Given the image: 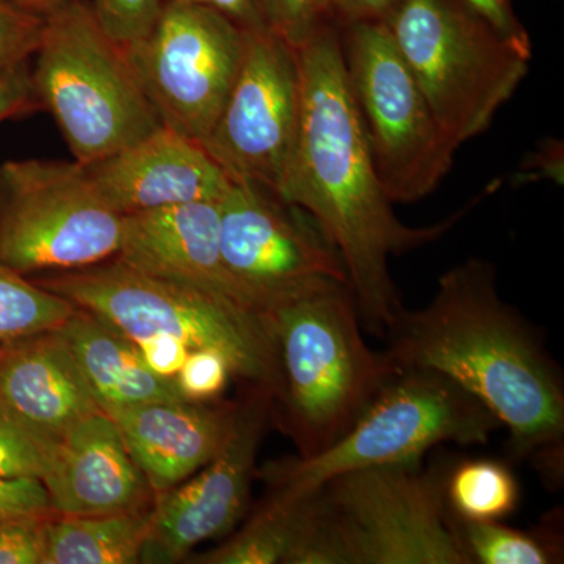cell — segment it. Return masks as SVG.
Here are the masks:
<instances>
[{
    "label": "cell",
    "instance_id": "d6a6232c",
    "mask_svg": "<svg viewBox=\"0 0 564 564\" xmlns=\"http://www.w3.org/2000/svg\"><path fill=\"white\" fill-rule=\"evenodd\" d=\"M40 110L32 84L31 63L25 62L0 74V122Z\"/></svg>",
    "mask_w": 564,
    "mask_h": 564
},
{
    "label": "cell",
    "instance_id": "2e32d148",
    "mask_svg": "<svg viewBox=\"0 0 564 564\" xmlns=\"http://www.w3.org/2000/svg\"><path fill=\"white\" fill-rule=\"evenodd\" d=\"M41 484L52 511L62 516L126 513L154 505V491L104 411L52 445Z\"/></svg>",
    "mask_w": 564,
    "mask_h": 564
},
{
    "label": "cell",
    "instance_id": "9a60e30c",
    "mask_svg": "<svg viewBox=\"0 0 564 564\" xmlns=\"http://www.w3.org/2000/svg\"><path fill=\"white\" fill-rule=\"evenodd\" d=\"M107 203L121 215L220 202L232 180L199 141L162 126L88 166Z\"/></svg>",
    "mask_w": 564,
    "mask_h": 564
},
{
    "label": "cell",
    "instance_id": "44dd1931",
    "mask_svg": "<svg viewBox=\"0 0 564 564\" xmlns=\"http://www.w3.org/2000/svg\"><path fill=\"white\" fill-rule=\"evenodd\" d=\"M151 508L102 516H62L44 519L41 564H132L151 525Z\"/></svg>",
    "mask_w": 564,
    "mask_h": 564
},
{
    "label": "cell",
    "instance_id": "e575fe53",
    "mask_svg": "<svg viewBox=\"0 0 564 564\" xmlns=\"http://www.w3.org/2000/svg\"><path fill=\"white\" fill-rule=\"evenodd\" d=\"M133 344L139 348L141 358L152 372L170 380H176L182 364L191 352L187 345L170 336H152Z\"/></svg>",
    "mask_w": 564,
    "mask_h": 564
},
{
    "label": "cell",
    "instance_id": "5bb4252c",
    "mask_svg": "<svg viewBox=\"0 0 564 564\" xmlns=\"http://www.w3.org/2000/svg\"><path fill=\"white\" fill-rule=\"evenodd\" d=\"M269 410V391L256 386L251 399L239 404L231 437L220 454L187 484L154 497L141 563L182 562L196 545L225 536L239 524L258 474Z\"/></svg>",
    "mask_w": 564,
    "mask_h": 564
},
{
    "label": "cell",
    "instance_id": "7402d4cb",
    "mask_svg": "<svg viewBox=\"0 0 564 564\" xmlns=\"http://www.w3.org/2000/svg\"><path fill=\"white\" fill-rule=\"evenodd\" d=\"M242 529L196 560L204 564H292L311 529L315 488L272 489Z\"/></svg>",
    "mask_w": 564,
    "mask_h": 564
},
{
    "label": "cell",
    "instance_id": "7a4b0ae2",
    "mask_svg": "<svg viewBox=\"0 0 564 564\" xmlns=\"http://www.w3.org/2000/svg\"><path fill=\"white\" fill-rule=\"evenodd\" d=\"M400 369L447 375L508 430L516 462L562 485L564 381L543 333L500 295L497 270L467 259L440 278L432 302L397 313L384 334Z\"/></svg>",
    "mask_w": 564,
    "mask_h": 564
},
{
    "label": "cell",
    "instance_id": "f1b7e54d",
    "mask_svg": "<svg viewBox=\"0 0 564 564\" xmlns=\"http://www.w3.org/2000/svg\"><path fill=\"white\" fill-rule=\"evenodd\" d=\"M46 458V447L0 406V478L41 480Z\"/></svg>",
    "mask_w": 564,
    "mask_h": 564
},
{
    "label": "cell",
    "instance_id": "603a6c76",
    "mask_svg": "<svg viewBox=\"0 0 564 564\" xmlns=\"http://www.w3.org/2000/svg\"><path fill=\"white\" fill-rule=\"evenodd\" d=\"M451 524L469 564H558L564 562L562 510L545 516L532 529L499 522L462 521Z\"/></svg>",
    "mask_w": 564,
    "mask_h": 564
},
{
    "label": "cell",
    "instance_id": "d6986e66",
    "mask_svg": "<svg viewBox=\"0 0 564 564\" xmlns=\"http://www.w3.org/2000/svg\"><path fill=\"white\" fill-rule=\"evenodd\" d=\"M239 404L150 403L110 413L155 496L215 458L236 425Z\"/></svg>",
    "mask_w": 564,
    "mask_h": 564
},
{
    "label": "cell",
    "instance_id": "277c9868",
    "mask_svg": "<svg viewBox=\"0 0 564 564\" xmlns=\"http://www.w3.org/2000/svg\"><path fill=\"white\" fill-rule=\"evenodd\" d=\"M448 467L384 464L315 486L313 524L293 564H469L445 502Z\"/></svg>",
    "mask_w": 564,
    "mask_h": 564
},
{
    "label": "cell",
    "instance_id": "8992f818",
    "mask_svg": "<svg viewBox=\"0 0 564 564\" xmlns=\"http://www.w3.org/2000/svg\"><path fill=\"white\" fill-rule=\"evenodd\" d=\"M33 57L36 101L54 117L73 161L90 166L162 128L124 51L88 3L74 0L46 17Z\"/></svg>",
    "mask_w": 564,
    "mask_h": 564
},
{
    "label": "cell",
    "instance_id": "836d02e7",
    "mask_svg": "<svg viewBox=\"0 0 564 564\" xmlns=\"http://www.w3.org/2000/svg\"><path fill=\"white\" fill-rule=\"evenodd\" d=\"M326 20L340 29L362 22H386L399 0H321Z\"/></svg>",
    "mask_w": 564,
    "mask_h": 564
},
{
    "label": "cell",
    "instance_id": "d590c367",
    "mask_svg": "<svg viewBox=\"0 0 564 564\" xmlns=\"http://www.w3.org/2000/svg\"><path fill=\"white\" fill-rule=\"evenodd\" d=\"M478 14L491 22L494 28L499 29L505 35L510 36L524 46H532L529 33L522 22L516 17L513 0H462Z\"/></svg>",
    "mask_w": 564,
    "mask_h": 564
},
{
    "label": "cell",
    "instance_id": "ffe728a7",
    "mask_svg": "<svg viewBox=\"0 0 564 564\" xmlns=\"http://www.w3.org/2000/svg\"><path fill=\"white\" fill-rule=\"evenodd\" d=\"M106 414L150 403L188 402L176 380L159 377L124 334L76 307L57 329Z\"/></svg>",
    "mask_w": 564,
    "mask_h": 564
},
{
    "label": "cell",
    "instance_id": "ac0fdd59",
    "mask_svg": "<svg viewBox=\"0 0 564 564\" xmlns=\"http://www.w3.org/2000/svg\"><path fill=\"white\" fill-rule=\"evenodd\" d=\"M0 406L47 452L101 411L57 329L0 340Z\"/></svg>",
    "mask_w": 564,
    "mask_h": 564
},
{
    "label": "cell",
    "instance_id": "d4e9b609",
    "mask_svg": "<svg viewBox=\"0 0 564 564\" xmlns=\"http://www.w3.org/2000/svg\"><path fill=\"white\" fill-rule=\"evenodd\" d=\"M74 311L68 300L14 272L0 259V340L54 332Z\"/></svg>",
    "mask_w": 564,
    "mask_h": 564
},
{
    "label": "cell",
    "instance_id": "4fadbf2b",
    "mask_svg": "<svg viewBox=\"0 0 564 564\" xmlns=\"http://www.w3.org/2000/svg\"><path fill=\"white\" fill-rule=\"evenodd\" d=\"M220 245L234 280L261 313L314 282H348L317 223L251 182L232 181L220 199Z\"/></svg>",
    "mask_w": 564,
    "mask_h": 564
},
{
    "label": "cell",
    "instance_id": "4dcf8cb0",
    "mask_svg": "<svg viewBox=\"0 0 564 564\" xmlns=\"http://www.w3.org/2000/svg\"><path fill=\"white\" fill-rule=\"evenodd\" d=\"M51 513L2 519L0 521V564H41V533H43L44 519Z\"/></svg>",
    "mask_w": 564,
    "mask_h": 564
},
{
    "label": "cell",
    "instance_id": "f35d334b",
    "mask_svg": "<svg viewBox=\"0 0 564 564\" xmlns=\"http://www.w3.org/2000/svg\"><path fill=\"white\" fill-rule=\"evenodd\" d=\"M14 3L22 7V9L32 11V13L40 14V17L46 18L54 11L63 9L74 0H13Z\"/></svg>",
    "mask_w": 564,
    "mask_h": 564
},
{
    "label": "cell",
    "instance_id": "f546056e",
    "mask_svg": "<svg viewBox=\"0 0 564 564\" xmlns=\"http://www.w3.org/2000/svg\"><path fill=\"white\" fill-rule=\"evenodd\" d=\"M267 29L299 50L326 21L321 0H261Z\"/></svg>",
    "mask_w": 564,
    "mask_h": 564
},
{
    "label": "cell",
    "instance_id": "ba28073f",
    "mask_svg": "<svg viewBox=\"0 0 564 564\" xmlns=\"http://www.w3.org/2000/svg\"><path fill=\"white\" fill-rule=\"evenodd\" d=\"M500 429L492 411L447 375L400 369L332 447L274 459L256 477L269 488L306 491L347 470L422 463L437 445H485Z\"/></svg>",
    "mask_w": 564,
    "mask_h": 564
},
{
    "label": "cell",
    "instance_id": "e0dca14e",
    "mask_svg": "<svg viewBox=\"0 0 564 564\" xmlns=\"http://www.w3.org/2000/svg\"><path fill=\"white\" fill-rule=\"evenodd\" d=\"M115 258L141 272L191 285L261 313L223 259L220 202L126 215L120 252Z\"/></svg>",
    "mask_w": 564,
    "mask_h": 564
},
{
    "label": "cell",
    "instance_id": "484cf974",
    "mask_svg": "<svg viewBox=\"0 0 564 564\" xmlns=\"http://www.w3.org/2000/svg\"><path fill=\"white\" fill-rule=\"evenodd\" d=\"M165 0H93L91 9L102 31L121 50L147 39L161 17Z\"/></svg>",
    "mask_w": 564,
    "mask_h": 564
},
{
    "label": "cell",
    "instance_id": "5b68a950",
    "mask_svg": "<svg viewBox=\"0 0 564 564\" xmlns=\"http://www.w3.org/2000/svg\"><path fill=\"white\" fill-rule=\"evenodd\" d=\"M384 24L456 150L491 126L529 74L532 46L462 0H399Z\"/></svg>",
    "mask_w": 564,
    "mask_h": 564
},
{
    "label": "cell",
    "instance_id": "6da1fadb",
    "mask_svg": "<svg viewBox=\"0 0 564 564\" xmlns=\"http://www.w3.org/2000/svg\"><path fill=\"white\" fill-rule=\"evenodd\" d=\"M296 52L302 113L276 196L317 223L343 259L362 328L384 337L403 307L389 258L440 239L469 207L426 228L400 221L375 172L352 101L339 25L323 21Z\"/></svg>",
    "mask_w": 564,
    "mask_h": 564
},
{
    "label": "cell",
    "instance_id": "4316f807",
    "mask_svg": "<svg viewBox=\"0 0 564 564\" xmlns=\"http://www.w3.org/2000/svg\"><path fill=\"white\" fill-rule=\"evenodd\" d=\"M231 377L236 372L229 356L218 348L204 347L188 352L176 383L188 402L206 403L225 391Z\"/></svg>",
    "mask_w": 564,
    "mask_h": 564
},
{
    "label": "cell",
    "instance_id": "cb8c5ba5",
    "mask_svg": "<svg viewBox=\"0 0 564 564\" xmlns=\"http://www.w3.org/2000/svg\"><path fill=\"white\" fill-rule=\"evenodd\" d=\"M521 488L513 470L499 459H466L448 467L445 502L455 518L499 522L514 513Z\"/></svg>",
    "mask_w": 564,
    "mask_h": 564
},
{
    "label": "cell",
    "instance_id": "7c38bea8",
    "mask_svg": "<svg viewBox=\"0 0 564 564\" xmlns=\"http://www.w3.org/2000/svg\"><path fill=\"white\" fill-rule=\"evenodd\" d=\"M300 113L299 52L276 33L247 32L232 90L202 144L232 181L276 195L295 148Z\"/></svg>",
    "mask_w": 564,
    "mask_h": 564
},
{
    "label": "cell",
    "instance_id": "74e56055",
    "mask_svg": "<svg viewBox=\"0 0 564 564\" xmlns=\"http://www.w3.org/2000/svg\"><path fill=\"white\" fill-rule=\"evenodd\" d=\"M536 161L525 169H533V174H530L529 180L534 181L536 177L541 180H549L554 177L558 180L563 174V151L562 144L556 141H547L544 143L543 150L536 152Z\"/></svg>",
    "mask_w": 564,
    "mask_h": 564
},
{
    "label": "cell",
    "instance_id": "8d00e7d4",
    "mask_svg": "<svg viewBox=\"0 0 564 564\" xmlns=\"http://www.w3.org/2000/svg\"><path fill=\"white\" fill-rule=\"evenodd\" d=\"M166 2L202 3L220 11L243 31H269L263 20L261 0H166Z\"/></svg>",
    "mask_w": 564,
    "mask_h": 564
},
{
    "label": "cell",
    "instance_id": "9c48e42d",
    "mask_svg": "<svg viewBox=\"0 0 564 564\" xmlns=\"http://www.w3.org/2000/svg\"><path fill=\"white\" fill-rule=\"evenodd\" d=\"M124 215L76 161L0 163V259L14 272H69L120 252Z\"/></svg>",
    "mask_w": 564,
    "mask_h": 564
},
{
    "label": "cell",
    "instance_id": "52a82bcc",
    "mask_svg": "<svg viewBox=\"0 0 564 564\" xmlns=\"http://www.w3.org/2000/svg\"><path fill=\"white\" fill-rule=\"evenodd\" d=\"M109 323L132 343L170 336L195 348H218L234 372L267 391L273 380V340L263 313L133 269L120 259L32 280Z\"/></svg>",
    "mask_w": 564,
    "mask_h": 564
},
{
    "label": "cell",
    "instance_id": "30bf717a",
    "mask_svg": "<svg viewBox=\"0 0 564 564\" xmlns=\"http://www.w3.org/2000/svg\"><path fill=\"white\" fill-rule=\"evenodd\" d=\"M340 36L352 101L384 195L392 204L419 202L451 172L456 148L384 22L347 25Z\"/></svg>",
    "mask_w": 564,
    "mask_h": 564
},
{
    "label": "cell",
    "instance_id": "8fae6325",
    "mask_svg": "<svg viewBox=\"0 0 564 564\" xmlns=\"http://www.w3.org/2000/svg\"><path fill=\"white\" fill-rule=\"evenodd\" d=\"M247 31L212 7L166 2L147 39L124 51L162 124L202 141L242 65Z\"/></svg>",
    "mask_w": 564,
    "mask_h": 564
},
{
    "label": "cell",
    "instance_id": "83f0119b",
    "mask_svg": "<svg viewBox=\"0 0 564 564\" xmlns=\"http://www.w3.org/2000/svg\"><path fill=\"white\" fill-rule=\"evenodd\" d=\"M46 18L0 0V74L31 61L39 50Z\"/></svg>",
    "mask_w": 564,
    "mask_h": 564
},
{
    "label": "cell",
    "instance_id": "1f68e13d",
    "mask_svg": "<svg viewBox=\"0 0 564 564\" xmlns=\"http://www.w3.org/2000/svg\"><path fill=\"white\" fill-rule=\"evenodd\" d=\"M51 511L50 496L39 478H0V521Z\"/></svg>",
    "mask_w": 564,
    "mask_h": 564
},
{
    "label": "cell",
    "instance_id": "3957f363",
    "mask_svg": "<svg viewBox=\"0 0 564 564\" xmlns=\"http://www.w3.org/2000/svg\"><path fill=\"white\" fill-rule=\"evenodd\" d=\"M273 340L281 425L302 458L350 432L400 367L364 339L348 282L322 280L263 311Z\"/></svg>",
    "mask_w": 564,
    "mask_h": 564
}]
</instances>
